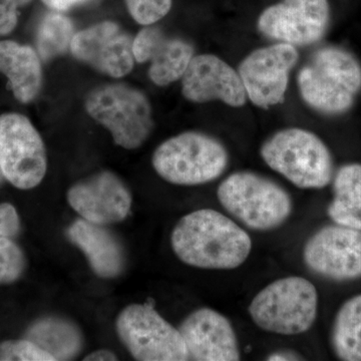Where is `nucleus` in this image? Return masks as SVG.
Returning <instances> with one entry per match:
<instances>
[{
	"label": "nucleus",
	"mask_w": 361,
	"mask_h": 361,
	"mask_svg": "<svg viewBox=\"0 0 361 361\" xmlns=\"http://www.w3.org/2000/svg\"><path fill=\"white\" fill-rule=\"evenodd\" d=\"M171 246L184 264L206 270H233L246 262L252 240L225 214L200 209L183 216L171 234Z\"/></svg>",
	"instance_id": "f257e3e1"
},
{
	"label": "nucleus",
	"mask_w": 361,
	"mask_h": 361,
	"mask_svg": "<svg viewBox=\"0 0 361 361\" xmlns=\"http://www.w3.org/2000/svg\"><path fill=\"white\" fill-rule=\"evenodd\" d=\"M221 205L235 220L253 231H272L290 218V194L276 182L250 171L228 176L218 187Z\"/></svg>",
	"instance_id": "f03ea898"
},
{
	"label": "nucleus",
	"mask_w": 361,
	"mask_h": 361,
	"mask_svg": "<svg viewBox=\"0 0 361 361\" xmlns=\"http://www.w3.org/2000/svg\"><path fill=\"white\" fill-rule=\"evenodd\" d=\"M298 87L303 101L314 110L345 113L361 90V66L348 51L323 47L299 71Z\"/></svg>",
	"instance_id": "7ed1b4c3"
},
{
	"label": "nucleus",
	"mask_w": 361,
	"mask_h": 361,
	"mask_svg": "<svg viewBox=\"0 0 361 361\" xmlns=\"http://www.w3.org/2000/svg\"><path fill=\"white\" fill-rule=\"evenodd\" d=\"M260 155L268 167L299 189H322L334 177L331 153L310 130H278L263 142Z\"/></svg>",
	"instance_id": "20e7f679"
},
{
	"label": "nucleus",
	"mask_w": 361,
	"mask_h": 361,
	"mask_svg": "<svg viewBox=\"0 0 361 361\" xmlns=\"http://www.w3.org/2000/svg\"><path fill=\"white\" fill-rule=\"evenodd\" d=\"M152 165L170 184L198 186L217 180L229 165L224 145L205 133H180L166 140L154 152Z\"/></svg>",
	"instance_id": "39448f33"
},
{
	"label": "nucleus",
	"mask_w": 361,
	"mask_h": 361,
	"mask_svg": "<svg viewBox=\"0 0 361 361\" xmlns=\"http://www.w3.org/2000/svg\"><path fill=\"white\" fill-rule=\"evenodd\" d=\"M248 312L254 324L266 332L279 336L305 334L317 316V289L304 277L280 278L254 296Z\"/></svg>",
	"instance_id": "423d86ee"
},
{
	"label": "nucleus",
	"mask_w": 361,
	"mask_h": 361,
	"mask_svg": "<svg viewBox=\"0 0 361 361\" xmlns=\"http://www.w3.org/2000/svg\"><path fill=\"white\" fill-rule=\"evenodd\" d=\"M85 106L90 118L104 126L123 149L140 148L153 132V110L148 97L132 85H99L90 90Z\"/></svg>",
	"instance_id": "0eeeda50"
},
{
	"label": "nucleus",
	"mask_w": 361,
	"mask_h": 361,
	"mask_svg": "<svg viewBox=\"0 0 361 361\" xmlns=\"http://www.w3.org/2000/svg\"><path fill=\"white\" fill-rule=\"evenodd\" d=\"M121 342L135 360H189L186 344L176 329L149 304H130L116 322Z\"/></svg>",
	"instance_id": "6e6552de"
},
{
	"label": "nucleus",
	"mask_w": 361,
	"mask_h": 361,
	"mask_svg": "<svg viewBox=\"0 0 361 361\" xmlns=\"http://www.w3.org/2000/svg\"><path fill=\"white\" fill-rule=\"evenodd\" d=\"M47 170V149L39 133L25 116H0V171L20 190L39 186Z\"/></svg>",
	"instance_id": "1a4fd4ad"
},
{
	"label": "nucleus",
	"mask_w": 361,
	"mask_h": 361,
	"mask_svg": "<svg viewBox=\"0 0 361 361\" xmlns=\"http://www.w3.org/2000/svg\"><path fill=\"white\" fill-rule=\"evenodd\" d=\"M299 54L294 45L278 42L255 49L240 63L238 73L247 99L254 106L269 109L284 101Z\"/></svg>",
	"instance_id": "9d476101"
},
{
	"label": "nucleus",
	"mask_w": 361,
	"mask_h": 361,
	"mask_svg": "<svg viewBox=\"0 0 361 361\" xmlns=\"http://www.w3.org/2000/svg\"><path fill=\"white\" fill-rule=\"evenodd\" d=\"M306 267L326 279L349 281L361 278V231L338 224L325 226L303 247Z\"/></svg>",
	"instance_id": "9b49d317"
},
{
	"label": "nucleus",
	"mask_w": 361,
	"mask_h": 361,
	"mask_svg": "<svg viewBox=\"0 0 361 361\" xmlns=\"http://www.w3.org/2000/svg\"><path fill=\"white\" fill-rule=\"evenodd\" d=\"M329 23L327 0H282L260 14L257 27L271 39L304 47L322 39Z\"/></svg>",
	"instance_id": "f8f14e48"
},
{
	"label": "nucleus",
	"mask_w": 361,
	"mask_h": 361,
	"mask_svg": "<svg viewBox=\"0 0 361 361\" xmlns=\"http://www.w3.org/2000/svg\"><path fill=\"white\" fill-rule=\"evenodd\" d=\"M66 200L82 219L104 226L123 222L133 205L129 187L111 171L78 180L68 189Z\"/></svg>",
	"instance_id": "ddd939ff"
},
{
	"label": "nucleus",
	"mask_w": 361,
	"mask_h": 361,
	"mask_svg": "<svg viewBox=\"0 0 361 361\" xmlns=\"http://www.w3.org/2000/svg\"><path fill=\"white\" fill-rule=\"evenodd\" d=\"M132 35L113 21H103L75 33L70 51L73 58L94 70L120 78L134 68Z\"/></svg>",
	"instance_id": "4468645a"
},
{
	"label": "nucleus",
	"mask_w": 361,
	"mask_h": 361,
	"mask_svg": "<svg viewBox=\"0 0 361 361\" xmlns=\"http://www.w3.org/2000/svg\"><path fill=\"white\" fill-rule=\"evenodd\" d=\"M180 80L182 94L192 103L219 101L240 108L248 99L238 71L214 54L194 56Z\"/></svg>",
	"instance_id": "2eb2a0df"
},
{
	"label": "nucleus",
	"mask_w": 361,
	"mask_h": 361,
	"mask_svg": "<svg viewBox=\"0 0 361 361\" xmlns=\"http://www.w3.org/2000/svg\"><path fill=\"white\" fill-rule=\"evenodd\" d=\"M179 330L186 344L189 360H241L239 341L232 323L212 308L193 311L180 323Z\"/></svg>",
	"instance_id": "dca6fc26"
},
{
	"label": "nucleus",
	"mask_w": 361,
	"mask_h": 361,
	"mask_svg": "<svg viewBox=\"0 0 361 361\" xmlns=\"http://www.w3.org/2000/svg\"><path fill=\"white\" fill-rule=\"evenodd\" d=\"M135 61L149 63V78L158 87L182 78L194 56L193 45L170 37L158 26L147 25L137 32L133 44Z\"/></svg>",
	"instance_id": "f3484780"
},
{
	"label": "nucleus",
	"mask_w": 361,
	"mask_h": 361,
	"mask_svg": "<svg viewBox=\"0 0 361 361\" xmlns=\"http://www.w3.org/2000/svg\"><path fill=\"white\" fill-rule=\"evenodd\" d=\"M66 237L84 253L97 276L114 279L126 269L125 247L106 226L94 224L80 218L68 226Z\"/></svg>",
	"instance_id": "a211bd4d"
},
{
	"label": "nucleus",
	"mask_w": 361,
	"mask_h": 361,
	"mask_svg": "<svg viewBox=\"0 0 361 361\" xmlns=\"http://www.w3.org/2000/svg\"><path fill=\"white\" fill-rule=\"evenodd\" d=\"M0 73L8 78L14 97L23 104L32 102L42 85L39 54L28 45L0 42Z\"/></svg>",
	"instance_id": "6ab92c4d"
},
{
	"label": "nucleus",
	"mask_w": 361,
	"mask_h": 361,
	"mask_svg": "<svg viewBox=\"0 0 361 361\" xmlns=\"http://www.w3.org/2000/svg\"><path fill=\"white\" fill-rule=\"evenodd\" d=\"M25 338L37 344L54 360H71L82 351V330L68 318L49 315L39 318L28 327Z\"/></svg>",
	"instance_id": "aec40b11"
},
{
	"label": "nucleus",
	"mask_w": 361,
	"mask_h": 361,
	"mask_svg": "<svg viewBox=\"0 0 361 361\" xmlns=\"http://www.w3.org/2000/svg\"><path fill=\"white\" fill-rule=\"evenodd\" d=\"M327 213L336 224L361 231V164H348L337 171Z\"/></svg>",
	"instance_id": "412c9836"
},
{
	"label": "nucleus",
	"mask_w": 361,
	"mask_h": 361,
	"mask_svg": "<svg viewBox=\"0 0 361 361\" xmlns=\"http://www.w3.org/2000/svg\"><path fill=\"white\" fill-rule=\"evenodd\" d=\"M331 345L339 360L361 361V294L339 308L332 326Z\"/></svg>",
	"instance_id": "4be33fe9"
},
{
	"label": "nucleus",
	"mask_w": 361,
	"mask_h": 361,
	"mask_svg": "<svg viewBox=\"0 0 361 361\" xmlns=\"http://www.w3.org/2000/svg\"><path fill=\"white\" fill-rule=\"evenodd\" d=\"M75 28L70 18L61 13L47 14L37 30V54L40 59L49 61L66 54L70 49Z\"/></svg>",
	"instance_id": "5701e85b"
},
{
	"label": "nucleus",
	"mask_w": 361,
	"mask_h": 361,
	"mask_svg": "<svg viewBox=\"0 0 361 361\" xmlns=\"http://www.w3.org/2000/svg\"><path fill=\"white\" fill-rule=\"evenodd\" d=\"M26 267L25 253L11 237L0 236V285L18 281Z\"/></svg>",
	"instance_id": "b1692460"
},
{
	"label": "nucleus",
	"mask_w": 361,
	"mask_h": 361,
	"mask_svg": "<svg viewBox=\"0 0 361 361\" xmlns=\"http://www.w3.org/2000/svg\"><path fill=\"white\" fill-rule=\"evenodd\" d=\"M173 0H126L132 18L142 25H152L167 16Z\"/></svg>",
	"instance_id": "393cba45"
},
{
	"label": "nucleus",
	"mask_w": 361,
	"mask_h": 361,
	"mask_svg": "<svg viewBox=\"0 0 361 361\" xmlns=\"http://www.w3.org/2000/svg\"><path fill=\"white\" fill-rule=\"evenodd\" d=\"M0 360L2 361H54L37 344L28 339L8 341L0 344Z\"/></svg>",
	"instance_id": "a878e982"
},
{
	"label": "nucleus",
	"mask_w": 361,
	"mask_h": 361,
	"mask_svg": "<svg viewBox=\"0 0 361 361\" xmlns=\"http://www.w3.org/2000/svg\"><path fill=\"white\" fill-rule=\"evenodd\" d=\"M32 0H0V35H8L18 23V9Z\"/></svg>",
	"instance_id": "bb28decb"
},
{
	"label": "nucleus",
	"mask_w": 361,
	"mask_h": 361,
	"mask_svg": "<svg viewBox=\"0 0 361 361\" xmlns=\"http://www.w3.org/2000/svg\"><path fill=\"white\" fill-rule=\"evenodd\" d=\"M20 230L18 211L11 204H0V236L14 237Z\"/></svg>",
	"instance_id": "cd10ccee"
},
{
	"label": "nucleus",
	"mask_w": 361,
	"mask_h": 361,
	"mask_svg": "<svg viewBox=\"0 0 361 361\" xmlns=\"http://www.w3.org/2000/svg\"><path fill=\"white\" fill-rule=\"evenodd\" d=\"M268 361H293V360H304L302 355H299L296 351L291 350V349H281V350L274 351L270 353L266 357Z\"/></svg>",
	"instance_id": "c85d7f7f"
},
{
	"label": "nucleus",
	"mask_w": 361,
	"mask_h": 361,
	"mask_svg": "<svg viewBox=\"0 0 361 361\" xmlns=\"http://www.w3.org/2000/svg\"><path fill=\"white\" fill-rule=\"evenodd\" d=\"M45 6L54 11H63L75 6V4L84 2L85 0H42Z\"/></svg>",
	"instance_id": "c756f323"
},
{
	"label": "nucleus",
	"mask_w": 361,
	"mask_h": 361,
	"mask_svg": "<svg viewBox=\"0 0 361 361\" xmlns=\"http://www.w3.org/2000/svg\"><path fill=\"white\" fill-rule=\"evenodd\" d=\"M85 361H116L118 360V356L109 350V349H99L90 353L84 358Z\"/></svg>",
	"instance_id": "7c9ffc66"
}]
</instances>
